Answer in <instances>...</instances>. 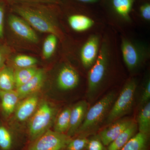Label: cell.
<instances>
[{"label":"cell","instance_id":"22","mask_svg":"<svg viewBox=\"0 0 150 150\" xmlns=\"http://www.w3.org/2000/svg\"><path fill=\"white\" fill-rule=\"evenodd\" d=\"M38 69L35 67L17 69L14 71L16 89L24 84L34 76Z\"/></svg>","mask_w":150,"mask_h":150},{"label":"cell","instance_id":"10","mask_svg":"<svg viewBox=\"0 0 150 150\" xmlns=\"http://www.w3.org/2000/svg\"><path fill=\"white\" fill-rule=\"evenodd\" d=\"M80 77L74 68L69 65H65L59 70L56 83L58 88L62 91L72 90L79 85Z\"/></svg>","mask_w":150,"mask_h":150},{"label":"cell","instance_id":"12","mask_svg":"<svg viewBox=\"0 0 150 150\" xmlns=\"http://www.w3.org/2000/svg\"><path fill=\"white\" fill-rule=\"evenodd\" d=\"M8 23L13 31L19 37L33 43L38 41V36L30 25L23 18L16 16L9 17Z\"/></svg>","mask_w":150,"mask_h":150},{"label":"cell","instance_id":"32","mask_svg":"<svg viewBox=\"0 0 150 150\" xmlns=\"http://www.w3.org/2000/svg\"><path fill=\"white\" fill-rule=\"evenodd\" d=\"M81 2L87 3V4H93L95 3L98 1V0H77Z\"/></svg>","mask_w":150,"mask_h":150},{"label":"cell","instance_id":"26","mask_svg":"<svg viewBox=\"0 0 150 150\" xmlns=\"http://www.w3.org/2000/svg\"><path fill=\"white\" fill-rule=\"evenodd\" d=\"M88 137L76 136L71 138L68 142L66 150H86Z\"/></svg>","mask_w":150,"mask_h":150},{"label":"cell","instance_id":"20","mask_svg":"<svg viewBox=\"0 0 150 150\" xmlns=\"http://www.w3.org/2000/svg\"><path fill=\"white\" fill-rule=\"evenodd\" d=\"M71 107L65 108L56 115L53 125L54 131L61 134H67L69 126Z\"/></svg>","mask_w":150,"mask_h":150},{"label":"cell","instance_id":"9","mask_svg":"<svg viewBox=\"0 0 150 150\" xmlns=\"http://www.w3.org/2000/svg\"><path fill=\"white\" fill-rule=\"evenodd\" d=\"M40 102L38 93L20 100L13 112L15 120L20 123L28 121L35 112Z\"/></svg>","mask_w":150,"mask_h":150},{"label":"cell","instance_id":"14","mask_svg":"<svg viewBox=\"0 0 150 150\" xmlns=\"http://www.w3.org/2000/svg\"><path fill=\"white\" fill-rule=\"evenodd\" d=\"M45 78L44 71L38 69L36 74L27 82L16 89L20 100L38 93L43 86Z\"/></svg>","mask_w":150,"mask_h":150},{"label":"cell","instance_id":"17","mask_svg":"<svg viewBox=\"0 0 150 150\" xmlns=\"http://www.w3.org/2000/svg\"><path fill=\"white\" fill-rule=\"evenodd\" d=\"M68 22L71 28L75 31L84 32L91 28L94 24L93 20L86 16L74 14L68 18Z\"/></svg>","mask_w":150,"mask_h":150},{"label":"cell","instance_id":"16","mask_svg":"<svg viewBox=\"0 0 150 150\" xmlns=\"http://www.w3.org/2000/svg\"><path fill=\"white\" fill-rule=\"evenodd\" d=\"M138 131L137 123L135 121L106 146V150H121L129 140L137 134Z\"/></svg>","mask_w":150,"mask_h":150},{"label":"cell","instance_id":"4","mask_svg":"<svg viewBox=\"0 0 150 150\" xmlns=\"http://www.w3.org/2000/svg\"><path fill=\"white\" fill-rule=\"evenodd\" d=\"M137 87L136 79H131L126 82L109 110L103 123L105 126L123 118L131 111L134 104Z\"/></svg>","mask_w":150,"mask_h":150},{"label":"cell","instance_id":"24","mask_svg":"<svg viewBox=\"0 0 150 150\" xmlns=\"http://www.w3.org/2000/svg\"><path fill=\"white\" fill-rule=\"evenodd\" d=\"M134 4V0H112V7L122 18L129 20Z\"/></svg>","mask_w":150,"mask_h":150},{"label":"cell","instance_id":"13","mask_svg":"<svg viewBox=\"0 0 150 150\" xmlns=\"http://www.w3.org/2000/svg\"><path fill=\"white\" fill-rule=\"evenodd\" d=\"M88 104L85 100L79 101L71 107L70 123L67 135L70 138L74 137L84 120L88 110Z\"/></svg>","mask_w":150,"mask_h":150},{"label":"cell","instance_id":"25","mask_svg":"<svg viewBox=\"0 0 150 150\" xmlns=\"http://www.w3.org/2000/svg\"><path fill=\"white\" fill-rule=\"evenodd\" d=\"M58 36L50 34L46 37L43 46V55L45 59L51 58L54 54L58 43Z\"/></svg>","mask_w":150,"mask_h":150},{"label":"cell","instance_id":"23","mask_svg":"<svg viewBox=\"0 0 150 150\" xmlns=\"http://www.w3.org/2000/svg\"><path fill=\"white\" fill-rule=\"evenodd\" d=\"M16 144V139L13 134L5 126L0 125V149L13 150Z\"/></svg>","mask_w":150,"mask_h":150},{"label":"cell","instance_id":"18","mask_svg":"<svg viewBox=\"0 0 150 150\" xmlns=\"http://www.w3.org/2000/svg\"><path fill=\"white\" fill-rule=\"evenodd\" d=\"M150 134L138 132L121 150H149Z\"/></svg>","mask_w":150,"mask_h":150},{"label":"cell","instance_id":"27","mask_svg":"<svg viewBox=\"0 0 150 150\" xmlns=\"http://www.w3.org/2000/svg\"><path fill=\"white\" fill-rule=\"evenodd\" d=\"M13 62L17 69H19L34 67L37 64V60L32 56L21 55L15 57Z\"/></svg>","mask_w":150,"mask_h":150},{"label":"cell","instance_id":"33","mask_svg":"<svg viewBox=\"0 0 150 150\" xmlns=\"http://www.w3.org/2000/svg\"><path fill=\"white\" fill-rule=\"evenodd\" d=\"M3 64H4V58H3L2 52L0 51V69L2 68Z\"/></svg>","mask_w":150,"mask_h":150},{"label":"cell","instance_id":"6","mask_svg":"<svg viewBox=\"0 0 150 150\" xmlns=\"http://www.w3.org/2000/svg\"><path fill=\"white\" fill-rule=\"evenodd\" d=\"M121 50L124 63L131 71L138 69L148 56L144 46L127 38L122 39Z\"/></svg>","mask_w":150,"mask_h":150},{"label":"cell","instance_id":"7","mask_svg":"<svg viewBox=\"0 0 150 150\" xmlns=\"http://www.w3.org/2000/svg\"><path fill=\"white\" fill-rule=\"evenodd\" d=\"M71 138L51 129L31 142L25 150H66Z\"/></svg>","mask_w":150,"mask_h":150},{"label":"cell","instance_id":"29","mask_svg":"<svg viewBox=\"0 0 150 150\" xmlns=\"http://www.w3.org/2000/svg\"><path fill=\"white\" fill-rule=\"evenodd\" d=\"M150 80L147 78L143 86L142 91L139 100L140 107L150 101Z\"/></svg>","mask_w":150,"mask_h":150},{"label":"cell","instance_id":"8","mask_svg":"<svg viewBox=\"0 0 150 150\" xmlns=\"http://www.w3.org/2000/svg\"><path fill=\"white\" fill-rule=\"evenodd\" d=\"M135 121L128 117L120 118L105 126L104 128L99 130L97 134L103 144L106 147Z\"/></svg>","mask_w":150,"mask_h":150},{"label":"cell","instance_id":"21","mask_svg":"<svg viewBox=\"0 0 150 150\" xmlns=\"http://www.w3.org/2000/svg\"><path fill=\"white\" fill-rule=\"evenodd\" d=\"M16 89L14 71L11 68L0 69V91H10Z\"/></svg>","mask_w":150,"mask_h":150},{"label":"cell","instance_id":"5","mask_svg":"<svg viewBox=\"0 0 150 150\" xmlns=\"http://www.w3.org/2000/svg\"><path fill=\"white\" fill-rule=\"evenodd\" d=\"M16 12L34 29L40 32L54 34L59 37V30L53 21L42 12L25 7L16 8Z\"/></svg>","mask_w":150,"mask_h":150},{"label":"cell","instance_id":"15","mask_svg":"<svg viewBox=\"0 0 150 150\" xmlns=\"http://www.w3.org/2000/svg\"><path fill=\"white\" fill-rule=\"evenodd\" d=\"M15 90L10 91H0L1 108L4 115L9 116L13 113L20 101Z\"/></svg>","mask_w":150,"mask_h":150},{"label":"cell","instance_id":"30","mask_svg":"<svg viewBox=\"0 0 150 150\" xmlns=\"http://www.w3.org/2000/svg\"><path fill=\"white\" fill-rule=\"evenodd\" d=\"M141 16L145 20H150V5L149 3H146L141 6L140 8Z\"/></svg>","mask_w":150,"mask_h":150},{"label":"cell","instance_id":"19","mask_svg":"<svg viewBox=\"0 0 150 150\" xmlns=\"http://www.w3.org/2000/svg\"><path fill=\"white\" fill-rule=\"evenodd\" d=\"M136 123L138 127V132L145 134H150V101L140 107Z\"/></svg>","mask_w":150,"mask_h":150},{"label":"cell","instance_id":"2","mask_svg":"<svg viewBox=\"0 0 150 150\" xmlns=\"http://www.w3.org/2000/svg\"><path fill=\"white\" fill-rule=\"evenodd\" d=\"M110 49L104 41L100 47L96 60L90 69L88 76L87 96L93 100L97 95L107 76L110 60Z\"/></svg>","mask_w":150,"mask_h":150},{"label":"cell","instance_id":"3","mask_svg":"<svg viewBox=\"0 0 150 150\" xmlns=\"http://www.w3.org/2000/svg\"><path fill=\"white\" fill-rule=\"evenodd\" d=\"M57 108L47 100L40 101L35 112L28 120V137L34 141L50 129L57 115Z\"/></svg>","mask_w":150,"mask_h":150},{"label":"cell","instance_id":"1","mask_svg":"<svg viewBox=\"0 0 150 150\" xmlns=\"http://www.w3.org/2000/svg\"><path fill=\"white\" fill-rule=\"evenodd\" d=\"M116 97V92L110 91L88 109L74 137H88L97 134L104 123Z\"/></svg>","mask_w":150,"mask_h":150},{"label":"cell","instance_id":"28","mask_svg":"<svg viewBox=\"0 0 150 150\" xmlns=\"http://www.w3.org/2000/svg\"><path fill=\"white\" fill-rule=\"evenodd\" d=\"M106 147L103 144L98 134H96L88 137L86 150H106Z\"/></svg>","mask_w":150,"mask_h":150},{"label":"cell","instance_id":"11","mask_svg":"<svg viewBox=\"0 0 150 150\" xmlns=\"http://www.w3.org/2000/svg\"><path fill=\"white\" fill-rule=\"evenodd\" d=\"M100 39L98 35L90 36L81 50V62L85 69H90L96 60L100 50Z\"/></svg>","mask_w":150,"mask_h":150},{"label":"cell","instance_id":"31","mask_svg":"<svg viewBox=\"0 0 150 150\" xmlns=\"http://www.w3.org/2000/svg\"><path fill=\"white\" fill-rule=\"evenodd\" d=\"M4 10L3 6L0 5V38H3L4 37Z\"/></svg>","mask_w":150,"mask_h":150}]
</instances>
